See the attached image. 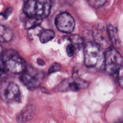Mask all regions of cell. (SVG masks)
Masks as SVG:
<instances>
[{"label": "cell", "instance_id": "obj_1", "mask_svg": "<svg viewBox=\"0 0 123 123\" xmlns=\"http://www.w3.org/2000/svg\"><path fill=\"white\" fill-rule=\"evenodd\" d=\"M100 47L95 42H88L84 49V62L91 69L99 70L104 67V54Z\"/></svg>", "mask_w": 123, "mask_h": 123}, {"label": "cell", "instance_id": "obj_2", "mask_svg": "<svg viewBox=\"0 0 123 123\" xmlns=\"http://www.w3.org/2000/svg\"><path fill=\"white\" fill-rule=\"evenodd\" d=\"M50 9V0H26L23 7L24 13L27 16L42 19L49 15Z\"/></svg>", "mask_w": 123, "mask_h": 123}, {"label": "cell", "instance_id": "obj_3", "mask_svg": "<svg viewBox=\"0 0 123 123\" xmlns=\"http://www.w3.org/2000/svg\"><path fill=\"white\" fill-rule=\"evenodd\" d=\"M3 61L8 72L13 74L24 73L26 69L25 60L14 49H8L2 55Z\"/></svg>", "mask_w": 123, "mask_h": 123}, {"label": "cell", "instance_id": "obj_4", "mask_svg": "<svg viewBox=\"0 0 123 123\" xmlns=\"http://www.w3.org/2000/svg\"><path fill=\"white\" fill-rule=\"evenodd\" d=\"M122 62L121 54L114 47L107 48L104 54V67L108 74L116 73L122 66Z\"/></svg>", "mask_w": 123, "mask_h": 123}, {"label": "cell", "instance_id": "obj_5", "mask_svg": "<svg viewBox=\"0 0 123 123\" xmlns=\"http://www.w3.org/2000/svg\"><path fill=\"white\" fill-rule=\"evenodd\" d=\"M88 86V83L77 77L67 78L61 82L58 86V89L62 92L77 91L85 89Z\"/></svg>", "mask_w": 123, "mask_h": 123}, {"label": "cell", "instance_id": "obj_6", "mask_svg": "<svg viewBox=\"0 0 123 123\" xmlns=\"http://www.w3.org/2000/svg\"><path fill=\"white\" fill-rule=\"evenodd\" d=\"M55 24L60 31L67 34L73 32L75 25L73 17L69 13L66 12L61 13L56 16Z\"/></svg>", "mask_w": 123, "mask_h": 123}, {"label": "cell", "instance_id": "obj_7", "mask_svg": "<svg viewBox=\"0 0 123 123\" xmlns=\"http://www.w3.org/2000/svg\"><path fill=\"white\" fill-rule=\"evenodd\" d=\"M92 34L95 42L100 47L107 48L110 47L111 42L107 30L100 26H95L93 29Z\"/></svg>", "mask_w": 123, "mask_h": 123}, {"label": "cell", "instance_id": "obj_8", "mask_svg": "<svg viewBox=\"0 0 123 123\" xmlns=\"http://www.w3.org/2000/svg\"><path fill=\"white\" fill-rule=\"evenodd\" d=\"M18 86L13 83H10L3 86L1 90V95L3 98L9 100H17L20 97Z\"/></svg>", "mask_w": 123, "mask_h": 123}, {"label": "cell", "instance_id": "obj_9", "mask_svg": "<svg viewBox=\"0 0 123 123\" xmlns=\"http://www.w3.org/2000/svg\"><path fill=\"white\" fill-rule=\"evenodd\" d=\"M35 114L34 107L28 105L25 107L16 117V120L18 122H25L31 120Z\"/></svg>", "mask_w": 123, "mask_h": 123}, {"label": "cell", "instance_id": "obj_10", "mask_svg": "<svg viewBox=\"0 0 123 123\" xmlns=\"http://www.w3.org/2000/svg\"><path fill=\"white\" fill-rule=\"evenodd\" d=\"M20 80L26 87L31 90L35 89L37 87L38 82L37 78L30 74L23 73L20 77Z\"/></svg>", "mask_w": 123, "mask_h": 123}, {"label": "cell", "instance_id": "obj_11", "mask_svg": "<svg viewBox=\"0 0 123 123\" xmlns=\"http://www.w3.org/2000/svg\"><path fill=\"white\" fill-rule=\"evenodd\" d=\"M13 37L12 29L8 26L0 25V41L8 42L10 41Z\"/></svg>", "mask_w": 123, "mask_h": 123}, {"label": "cell", "instance_id": "obj_12", "mask_svg": "<svg viewBox=\"0 0 123 123\" xmlns=\"http://www.w3.org/2000/svg\"><path fill=\"white\" fill-rule=\"evenodd\" d=\"M43 19L37 17H29L25 20V27L26 29H29L31 28L39 25L42 21Z\"/></svg>", "mask_w": 123, "mask_h": 123}, {"label": "cell", "instance_id": "obj_13", "mask_svg": "<svg viewBox=\"0 0 123 123\" xmlns=\"http://www.w3.org/2000/svg\"><path fill=\"white\" fill-rule=\"evenodd\" d=\"M107 31L111 42L115 45L119 44V42H118L119 41V39L118 38L116 28L113 25H110L107 26Z\"/></svg>", "mask_w": 123, "mask_h": 123}, {"label": "cell", "instance_id": "obj_14", "mask_svg": "<svg viewBox=\"0 0 123 123\" xmlns=\"http://www.w3.org/2000/svg\"><path fill=\"white\" fill-rule=\"evenodd\" d=\"M55 37L54 32L51 30H46L43 31L39 35V40L42 43H47L52 40Z\"/></svg>", "mask_w": 123, "mask_h": 123}, {"label": "cell", "instance_id": "obj_15", "mask_svg": "<svg viewBox=\"0 0 123 123\" xmlns=\"http://www.w3.org/2000/svg\"><path fill=\"white\" fill-rule=\"evenodd\" d=\"M28 30V31L27 34V37L30 39L32 40L34 38V37L40 35L41 32L43 31V28L39 25H38L36 27L31 28Z\"/></svg>", "mask_w": 123, "mask_h": 123}, {"label": "cell", "instance_id": "obj_16", "mask_svg": "<svg viewBox=\"0 0 123 123\" xmlns=\"http://www.w3.org/2000/svg\"><path fill=\"white\" fill-rule=\"evenodd\" d=\"M70 40L72 42V44L75 48L76 50L80 49L83 44V38L80 36L77 35H73L71 36L70 37Z\"/></svg>", "mask_w": 123, "mask_h": 123}, {"label": "cell", "instance_id": "obj_17", "mask_svg": "<svg viewBox=\"0 0 123 123\" xmlns=\"http://www.w3.org/2000/svg\"><path fill=\"white\" fill-rule=\"evenodd\" d=\"M8 72L3 61L0 60V80H3L6 78Z\"/></svg>", "mask_w": 123, "mask_h": 123}, {"label": "cell", "instance_id": "obj_18", "mask_svg": "<svg viewBox=\"0 0 123 123\" xmlns=\"http://www.w3.org/2000/svg\"><path fill=\"white\" fill-rule=\"evenodd\" d=\"M107 0H87L89 4L95 8H99L102 7Z\"/></svg>", "mask_w": 123, "mask_h": 123}, {"label": "cell", "instance_id": "obj_19", "mask_svg": "<svg viewBox=\"0 0 123 123\" xmlns=\"http://www.w3.org/2000/svg\"><path fill=\"white\" fill-rule=\"evenodd\" d=\"M61 68L62 66L60 64L57 62L53 63L50 65L49 69V73L51 74L53 73L58 72L61 70Z\"/></svg>", "mask_w": 123, "mask_h": 123}, {"label": "cell", "instance_id": "obj_20", "mask_svg": "<svg viewBox=\"0 0 123 123\" xmlns=\"http://www.w3.org/2000/svg\"><path fill=\"white\" fill-rule=\"evenodd\" d=\"M76 50L75 48L72 44H68L66 47V53L68 56L72 57L74 54Z\"/></svg>", "mask_w": 123, "mask_h": 123}, {"label": "cell", "instance_id": "obj_21", "mask_svg": "<svg viewBox=\"0 0 123 123\" xmlns=\"http://www.w3.org/2000/svg\"><path fill=\"white\" fill-rule=\"evenodd\" d=\"M123 67L122 66H121V67L119 68L118 71L117 72H118V75H117V78L118 81L119 82V84L121 86V88L123 87Z\"/></svg>", "mask_w": 123, "mask_h": 123}, {"label": "cell", "instance_id": "obj_22", "mask_svg": "<svg viewBox=\"0 0 123 123\" xmlns=\"http://www.w3.org/2000/svg\"><path fill=\"white\" fill-rule=\"evenodd\" d=\"M12 12V9L11 8H9L8 9H7L4 12H3L2 13H1V14L5 18H7L9 15Z\"/></svg>", "mask_w": 123, "mask_h": 123}, {"label": "cell", "instance_id": "obj_23", "mask_svg": "<svg viewBox=\"0 0 123 123\" xmlns=\"http://www.w3.org/2000/svg\"><path fill=\"white\" fill-rule=\"evenodd\" d=\"M3 54V48L1 45H0V57Z\"/></svg>", "mask_w": 123, "mask_h": 123}]
</instances>
